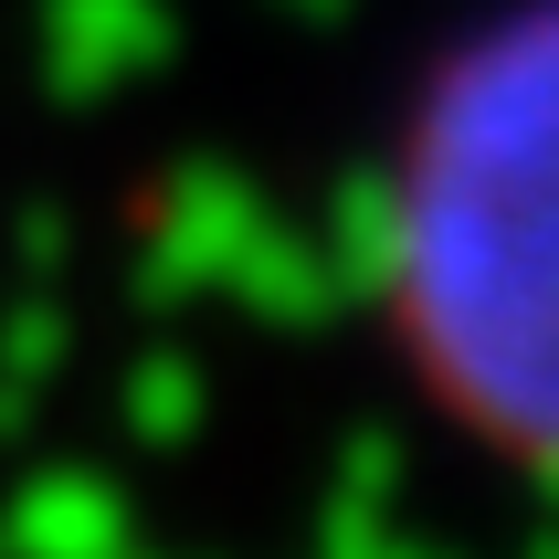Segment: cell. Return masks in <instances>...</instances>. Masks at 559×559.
Returning <instances> with one entry per match:
<instances>
[{"mask_svg":"<svg viewBox=\"0 0 559 559\" xmlns=\"http://www.w3.org/2000/svg\"><path fill=\"white\" fill-rule=\"evenodd\" d=\"M549 11L518 0L433 74L391 190L380 285L475 433L518 465L549 443Z\"/></svg>","mask_w":559,"mask_h":559,"instance_id":"cell-1","label":"cell"},{"mask_svg":"<svg viewBox=\"0 0 559 559\" xmlns=\"http://www.w3.org/2000/svg\"><path fill=\"white\" fill-rule=\"evenodd\" d=\"M138 528H127V497L85 465H53L32 475L11 518H0V559H127Z\"/></svg>","mask_w":559,"mask_h":559,"instance_id":"cell-2","label":"cell"},{"mask_svg":"<svg viewBox=\"0 0 559 559\" xmlns=\"http://www.w3.org/2000/svg\"><path fill=\"white\" fill-rule=\"evenodd\" d=\"M253 190L243 180H190L169 212H158V307H180V296H222V275H233V253H243L253 233Z\"/></svg>","mask_w":559,"mask_h":559,"instance_id":"cell-3","label":"cell"},{"mask_svg":"<svg viewBox=\"0 0 559 559\" xmlns=\"http://www.w3.org/2000/svg\"><path fill=\"white\" fill-rule=\"evenodd\" d=\"M222 296H243V307H253V317H275V328H317V317H338V307H348V275L328 264V243L253 222L243 253H233V275H222Z\"/></svg>","mask_w":559,"mask_h":559,"instance_id":"cell-4","label":"cell"},{"mask_svg":"<svg viewBox=\"0 0 559 559\" xmlns=\"http://www.w3.org/2000/svg\"><path fill=\"white\" fill-rule=\"evenodd\" d=\"M63 348H74V328H63L53 285H32L22 307H11V328H0V433H11V423H22V402L63 370Z\"/></svg>","mask_w":559,"mask_h":559,"instance_id":"cell-5","label":"cell"},{"mask_svg":"<svg viewBox=\"0 0 559 559\" xmlns=\"http://www.w3.org/2000/svg\"><path fill=\"white\" fill-rule=\"evenodd\" d=\"M127 423H138V443H190L201 433V370L180 348H158V359L127 370Z\"/></svg>","mask_w":559,"mask_h":559,"instance_id":"cell-6","label":"cell"},{"mask_svg":"<svg viewBox=\"0 0 559 559\" xmlns=\"http://www.w3.org/2000/svg\"><path fill=\"white\" fill-rule=\"evenodd\" d=\"M380 559H443V549H423V538H391V549H380Z\"/></svg>","mask_w":559,"mask_h":559,"instance_id":"cell-7","label":"cell"}]
</instances>
